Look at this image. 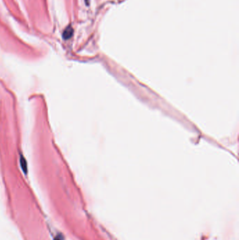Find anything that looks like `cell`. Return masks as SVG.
<instances>
[{
	"label": "cell",
	"instance_id": "1",
	"mask_svg": "<svg viewBox=\"0 0 239 240\" xmlns=\"http://www.w3.org/2000/svg\"><path fill=\"white\" fill-rule=\"evenodd\" d=\"M72 28H68L66 29L65 32H64V37H65V38H69V37L72 35Z\"/></svg>",
	"mask_w": 239,
	"mask_h": 240
}]
</instances>
